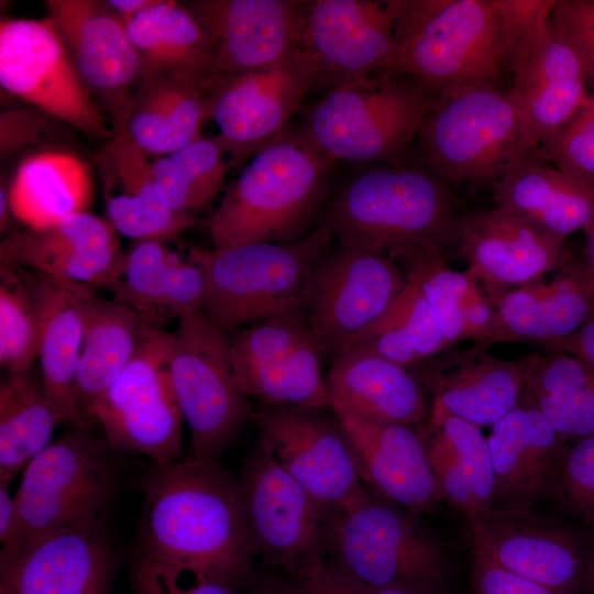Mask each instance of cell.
I'll list each match as a JSON object with an SVG mask.
<instances>
[{"label": "cell", "mask_w": 594, "mask_h": 594, "mask_svg": "<svg viewBox=\"0 0 594 594\" xmlns=\"http://www.w3.org/2000/svg\"><path fill=\"white\" fill-rule=\"evenodd\" d=\"M140 558L243 586L256 557L239 487L219 460L154 463L142 482Z\"/></svg>", "instance_id": "obj_1"}, {"label": "cell", "mask_w": 594, "mask_h": 594, "mask_svg": "<svg viewBox=\"0 0 594 594\" xmlns=\"http://www.w3.org/2000/svg\"><path fill=\"white\" fill-rule=\"evenodd\" d=\"M454 198L424 165L369 164L333 191L319 222L338 244L386 254L408 246L453 244Z\"/></svg>", "instance_id": "obj_2"}, {"label": "cell", "mask_w": 594, "mask_h": 594, "mask_svg": "<svg viewBox=\"0 0 594 594\" xmlns=\"http://www.w3.org/2000/svg\"><path fill=\"white\" fill-rule=\"evenodd\" d=\"M333 165L297 131L285 129L222 196L208 224L213 248L296 241L330 194Z\"/></svg>", "instance_id": "obj_3"}, {"label": "cell", "mask_w": 594, "mask_h": 594, "mask_svg": "<svg viewBox=\"0 0 594 594\" xmlns=\"http://www.w3.org/2000/svg\"><path fill=\"white\" fill-rule=\"evenodd\" d=\"M436 99L410 77L380 72L324 90L296 131L334 164L405 163Z\"/></svg>", "instance_id": "obj_4"}, {"label": "cell", "mask_w": 594, "mask_h": 594, "mask_svg": "<svg viewBox=\"0 0 594 594\" xmlns=\"http://www.w3.org/2000/svg\"><path fill=\"white\" fill-rule=\"evenodd\" d=\"M506 69L496 0H406L397 47L383 72L442 95L499 86Z\"/></svg>", "instance_id": "obj_5"}, {"label": "cell", "mask_w": 594, "mask_h": 594, "mask_svg": "<svg viewBox=\"0 0 594 594\" xmlns=\"http://www.w3.org/2000/svg\"><path fill=\"white\" fill-rule=\"evenodd\" d=\"M333 241L329 230L318 226L287 243L191 249L188 257L205 275L204 314L227 333L262 319L304 311L314 268Z\"/></svg>", "instance_id": "obj_6"}, {"label": "cell", "mask_w": 594, "mask_h": 594, "mask_svg": "<svg viewBox=\"0 0 594 594\" xmlns=\"http://www.w3.org/2000/svg\"><path fill=\"white\" fill-rule=\"evenodd\" d=\"M415 515L375 494L329 513L322 559L348 578L408 594H446L451 569L440 540Z\"/></svg>", "instance_id": "obj_7"}, {"label": "cell", "mask_w": 594, "mask_h": 594, "mask_svg": "<svg viewBox=\"0 0 594 594\" xmlns=\"http://www.w3.org/2000/svg\"><path fill=\"white\" fill-rule=\"evenodd\" d=\"M170 382L190 431L191 455L220 460L243 426L254 418L234 369L230 340L202 309L169 332Z\"/></svg>", "instance_id": "obj_8"}, {"label": "cell", "mask_w": 594, "mask_h": 594, "mask_svg": "<svg viewBox=\"0 0 594 594\" xmlns=\"http://www.w3.org/2000/svg\"><path fill=\"white\" fill-rule=\"evenodd\" d=\"M119 471L110 446L76 426L40 452L23 470L15 499L19 527L8 557L56 529L105 515Z\"/></svg>", "instance_id": "obj_9"}, {"label": "cell", "mask_w": 594, "mask_h": 594, "mask_svg": "<svg viewBox=\"0 0 594 594\" xmlns=\"http://www.w3.org/2000/svg\"><path fill=\"white\" fill-rule=\"evenodd\" d=\"M416 142L421 165L448 184L496 182L518 158L513 98L499 86L439 95Z\"/></svg>", "instance_id": "obj_10"}, {"label": "cell", "mask_w": 594, "mask_h": 594, "mask_svg": "<svg viewBox=\"0 0 594 594\" xmlns=\"http://www.w3.org/2000/svg\"><path fill=\"white\" fill-rule=\"evenodd\" d=\"M168 336L146 323L132 360L85 413L111 448L145 454L154 463L182 460L185 420L168 372Z\"/></svg>", "instance_id": "obj_11"}, {"label": "cell", "mask_w": 594, "mask_h": 594, "mask_svg": "<svg viewBox=\"0 0 594 594\" xmlns=\"http://www.w3.org/2000/svg\"><path fill=\"white\" fill-rule=\"evenodd\" d=\"M319 65L299 46L266 66L208 81V119L230 165L253 156L282 133L305 96L316 88Z\"/></svg>", "instance_id": "obj_12"}, {"label": "cell", "mask_w": 594, "mask_h": 594, "mask_svg": "<svg viewBox=\"0 0 594 594\" xmlns=\"http://www.w3.org/2000/svg\"><path fill=\"white\" fill-rule=\"evenodd\" d=\"M407 285L399 264L380 251L338 244L317 262L304 306L323 353L352 348Z\"/></svg>", "instance_id": "obj_13"}, {"label": "cell", "mask_w": 594, "mask_h": 594, "mask_svg": "<svg viewBox=\"0 0 594 594\" xmlns=\"http://www.w3.org/2000/svg\"><path fill=\"white\" fill-rule=\"evenodd\" d=\"M0 84L91 139L113 135L50 18L1 21Z\"/></svg>", "instance_id": "obj_14"}, {"label": "cell", "mask_w": 594, "mask_h": 594, "mask_svg": "<svg viewBox=\"0 0 594 594\" xmlns=\"http://www.w3.org/2000/svg\"><path fill=\"white\" fill-rule=\"evenodd\" d=\"M237 483L251 543L266 565L293 574L322 558L328 513L263 443Z\"/></svg>", "instance_id": "obj_15"}, {"label": "cell", "mask_w": 594, "mask_h": 594, "mask_svg": "<svg viewBox=\"0 0 594 594\" xmlns=\"http://www.w3.org/2000/svg\"><path fill=\"white\" fill-rule=\"evenodd\" d=\"M319 408H268L254 414L261 443L329 514L363 503L361 480L339 419Z\"/></svg>", "instance_id": "obj_16"}, {"label": "cell", "mask_w": 594, "mask_h": 594, "mask_svg": "<svg viewBox=\"0 0 594 594\" xmlns=\"http://www.w3.org/2000/svg\"><path fill=\"white\" fill-rule=\"evenodd\" d=\"M406 0L308 2L301 47L319 65L316 88L383 72L394 54Z\"/></svg>", "instance_id": "obj_17"}, {"label": "cell", "mask_w": 594, "mask_h": 594, "mask_svg": "<svg viewBox=\"0 0 594 594\" xmlns=\"http://www.w3.org/2000/svg\"><path fill=\"white\" fill-rule=\"evenodd\" d=\"M452 245L493 302L510 289L572 266L564 241L497 206L461 213Z\"/></svg>", "instance_id": "obj_18"}, {"label": "cell", "mask_w": 594, "mask_h": 594, "mask_svg": "<svg viewBox=\"0 0 594 594\" xmlns=\"http://www.w3.org/2000/svg\"><path fill=\"white\" fill-rule=\"evenodd\" d=\"M473 552L552 588L581 594L592 544L529 510H496L468 526Z\"/></svg>", "instance_id": "obj_19"}, {"label": "cell", "mask_w": 594, "mask_h": 594, "mask_svg": "<svg viewBox=\"0 0 594 594\" xmlns=\"http://www.w3.org/2000/svg\"><path fill=\"white\" fill-rule=\"evenodd\" d=\"M105 515L35 538L0 559V594H108Z\"/></svg>", "instance_id": "obj_20"}, {"label": "cell", "mask_w": 594, "mask_h": 594, "mask_svg": "<svg viewBox=\"0 0 594 594\" xmlns=\"http://www.w3.org/2000/svg\"><path fill=\"white\" fill-rule=\"evenodd\" d=\"M308 2L196 0L187 7L206 34L217 76L266 66L301 46Z\"/></svg>", "instance_id": "obj_21"}, {"label": "cell", "mask_w": 594, "mask_h": 594, "mask_svg": "<svg viewBox=\"0 0 594 594\" xmlns=\"http://www.w3.org/2000/svg\"><path fill=\"white\" fill-rule=\"evenodd\" d=\"M46 7L77 70L113 122L143 78L124 20L108 1L48 0Z\"/></svg>", "instance_id": "obj_22"}, {"label": "cell", "mask_w": 594, "mask_h": 594, "mask_svg": "<svg viewBox=\"0 0 594 594\" xmlns=\"http://www.w3.org/2000/svg\"><path fill=\"white\" fill-rule=\"evenodd\" d=\"M124 257L116 229L89 211L56 226L10 233L0 245L2 264L16 265L58 280L109 288Z\"/></svg>", "instance_id": "obj_23"}, {"label": "cell", "mask_w": 594, "mask_h": 594, "mask_svg": "<svg viewBox=\"0 0 594 594\" xmlns=\"http://www.w3.org/2000/svg\"><path fill=\"white\" fill-rule=\"evenodd\" d=\"M486 440L495 477L494 509L529 510L554 496L566 439L525 396L491 427Z\"/></svg>", "instance_id": "obj_24"}, {"label": "cell", "mask_w": 594, "mask_h": 594, "mask_svg": "<svg viewBox=\"0 0 594 594\" xmlns=\"http://www.w3.org/2000/svg\"><path fill=\"white\" fill-rule=\"evenodd\" d=\"M508 91L518 114V158L530 155L590 101L584 64L552 20Z\"/></svg>", "instance_id": "obj_25"}, {"label": "cell", "mask_w": 594, "mask_h": 594, "mask_svg": "<svg viewBox=\"0 0 594 594\" xmlns=\"http://www.w3.org/2000/svg\"><path fill=\"white\" fill-rule=\"evenodd\" d=\"M338 419L361 480L373 494L415 516L432 512L444 501L426 442L410 426Z\"/></svg>", "instance_id": "obj_26"}, {"label": "cell", "mask_w": 594, "mask_h": 594, "mask_svg": "<svg viewBox=\"0 0 594 594\" xmlns=\"http://www.w3.org/2000/svg\"><path fill=\"white\" fill-rule=\"evenodd\" d=\"M19 268L37 311V359L45 395L59 422L86 426L79 407L77 371L84 339L82 298L94 288Z\"/></svg>", "instance_id": "obj_27"}, {"label": "cell", "mask_w": 594, "mask_h": 594, "mask_svg": "<svg viewBox=\"0 0 594 594\" xmlns=\"http://www.w3.org/2000/svg\"><path fill=\"white\" fill-rule=\"evenodd\" d=\"M324 383L340 419L411 427L429 417L422 386L407 367L361 346L338 355Z\"/></svg>", "instance_id": "obj_28"}, {"label": "cell", "mask_w": 594, "mask_h": 594, "mask_svg": "<svg viewBox=\"0 0 594 594\" xmlns=\"http://www.w3.org/2000/svg\"><path fill=\"white\" fill-rule=\"evenodd\" d=\"M208 81L169 72L143 78L112 122L113 135L160 157L201 138L208 119Z\"/></svg>", "instance_id": "obj_29"}, {"label": "cell", "mask_w": 594, "mask_h": 594, "mask_svg": "<svg viewBox=\"0 0 594 594\" xmlns=\"http://www.w3.org/2000/svg\"><path fill=\"white\" fill-rule=\"evenodd\" d=\"M475 344L447 355L431 375L433 400L429 420L455 416L480 428L492 427L522 399L519 360L508 361Z\"/></svg>", "instance_id": "obj_30"}, {"label": "cell", "mask_w": 594, "mask_h": 594, "mask_svg": "<svg viewBox=\"0 0 594 594\" xmlns=\"http://www.w3.org/2000/svg\"><path fill=\"white\" fill-rule=\"evenodd\" d=\"M492 344L534 342L551 348L594 316V294L571 266L551 279H540L501 295L495 301Z\"/></svg>", "instance_id": "obj_31"}, {"label": "cell", "mask_w": 594, "mask_h": 594, "mask_svg": "<svg viewBox=\"0 0 594 594\" xmlns=\"http://www.w3.org/2000/svg\"><path fill=\"white\" fill-rule=\"evenodd\" d=\"M112 298L161 327L201 309L205 275L198 264L160 241H139L124 252L119 273L108 288Z\"/></svg>", "instance_id": "obj_32"}, {"label": "cell", "mask_w": 594, "mask_h": 594, "mask_svg": "<svg viewBox=\"0 0 594 594\" xmlns=\"http://www.w3.org/2000/svg\"><path fill=\"white\" fill-rule=\"evenodd\" d=\"M494 196L497 207L562 241L594 222V187L531 156L504 170Z\"/></svg>", "instance_id": "obj_33"}, {"label": "cell", "mask_w": 594, "mask_h": 594, "mask_svg": "<svg viewBox=\"0 0 594 594\" xmlns=\"http://www.w3.org/2000/svg\"><path fill=\"white\" fill-rule=\"evenodd\" d=\"M426 442L431 466L447 501L468 526L494 509L495 477L482 428L455 416L429 420Z\"/></svg>", "instance_id": "obj_34"}, {"label": "cell", "mask_w": 594, "mask_h": 594, "mask_svg": "<svg viewBox=\"0 0 594 594\" xmlns=\"http://www.w3.org/2000/svg\"><path fill=\"white\" fill-rule=\"evenodd\" d=\"M89 166L66 151L45 150L24 158L8 188L14 219L28 229L56 226L88 211L92 198Z\"/></svg>", "instance_id": "obj_35"}, {"label": "cell", "mask_w": 594, "mask_h": 594, "mask_svg": "<svg viewBox=\"0 0 594 594\" xmlns=\"http://www.w3.org/2000/svg\"><path fill=\"white\" fill-rule=\"evenodd\" d=\"M84 339L77 371L81 415L105 394L132 360L145 322L129 306L100 298L94 289L82 298Z\"/></svg>", "instance_id": "obj_36"}, {"label": "cell", "mask_w": 594, "mask_h": 594, "mask_svg": "<svg viewBox=\"0 0 594 594\" xmlns=\"http://www.w3.org/2000/svg\"><path fill=\"white\" fill-rule=\"evenodd\" d=\"M524 396L564 439L594 433V366L573 354L549 350L519 360Z\"/></svg>", "instance_id": "obj_37"}, {"label": "cell", "mask_w": 594, "mask_h": 594, "mask_svg": "<svg viewBox=\"0 0 594 594\" xmlns=\"http://www.w3.org/2000/svg\"><path fill=\"white\" fill-rule=\"evenodd\" d=\"M124 23L143 78L168 72L201 80L215 76L208 40L187 6L158 0Z\"/></svg>", "instance_id": "obj_38"}, {"label": "cell", "mask_w": 594, "mask_h": 594, "mask_svg": "<svg viewBox=\"0 0 594 594\" xmlns=\"http://www.w3.org/2000/svg\"><path fill=\"white\" fill-rule=\"evenodd\" d=\"M57 415L42 381L23 373H8L0 384V482L15 474L51 444Z\"/></svg>", "instance_id": "obj_39"}, {"label": "cell", "mask_w": 594, "mask_h": 594, "mask_svg": "<svg viewBox=\"0 0 594 594\" xmlns=\"http://www.w3.org/2000/svg\"><path fill=\"white\" fill-rule=\"evenodd\" d=\"M230 167L213 139L199 138L182 148L152 161L154 186L168 209L194 213L215 200Z\"/></svg>", "instance_id": "obj_40"}, {"label": "cell", "mask_w": 594, "mask_h": 594, "mask_svg": "<svg viewBox=\"0 0 594 594\" xmlns=\"http://www.w3.org/2000/svg\"><path fill=\"white\" fill-rule=\"evenodd\" d=\"M321 346L315 336L271 363L237 372L248 397L268 408L330 409L320 372Z\"/></svg>", "instance_id": "obj_41"}, {"label": "cell", "mask_w": 594, "mask_h": 594, "mask_svg": "<svg viewBox=\"0 0 594 594\" xmlns=\"http://www.w3.org/2000/svg\"><path fill=\"white\" fill-rule=\"evenodd\" d=\"M38 317L16 265H0V363L10 374L31 370L38 351Z\"/></svg>", "instance_id": "obj_42"}, {"label": "cell", "mask_w": 594, "mask_h": 594, "mask_svg": "<svg viewBox=\"0 0 594 594\" xmlns=\"http://www.w3.org/2000/svg\"><path fill=\"white\" fill-rule=\"evenodd\" d=\"M312 336L305 311L255 321L230 340L235 373L276 361Z\"/></svg>", "instance_id": "obj_43"}, {"label": "cell", "mask_w": 594, "mask_h": 594, "mask_svg": "<svg viewBox=\"0 0 594 594\" xmlns=\"http://www.w3.org/2000/svg\"><path fill=\"white\" fill-rule=\"evenodd\" d=\"M106 211L117 232L139 241L172 240L197 222L194 213L174 211L122 193H106Z\"/></svg>", "instance_id": "obj_44"}, {"label": "cell", "mask_w": 594, "mask_h": 594, "mask_svg": "<svg viewBox=\"0 0 594 594\" xmlns=\"http://www.w3.org/2000/svg\"><path fill=\"white\" fill-rule=\"evenodd\" d=\"M507 70L515 76L544 38L556 0H496Z\"/></svg>", "instance_id": "obj_45"}, {"label": "cell", "mask_w": 594, "mask_h": 594, "mask_svg": "<svg viewBox=\"0 0 594 594\" xmlns=\"http://www.w3.org/2000/svg\"><path fill=\"white\" fill-rule=\"evenodd\" d=\"M594 187V95L560 131L530 155Z\"/></svg>", "instance_id": "obj_46"}, {"label": "cell", "mask_w": 594, "mask_h": 594, "mask_svg": "<svg viewBox=\"0 0 594 594\" xmlns=\"http://www.w3.org/2000/svg\"><path fill=\"white\" fill-rule=\"evenodd\" d=\"M133 585L135 594H240L242 588L190 568L140 557Z\"/></svg>", "instance_id": "obj_47"}, {"label": "cell", "mask_w": 594, "mask_h": 594, "mask_svg": "<svg viewBox=\"0 0 594 594\" xmlns=\"http://www.w3.org/2000/svg\"><path fill=\"white\" fill-rule=\"evenodd\" d=\"M554 496L580 521L594 525V433L568 447Z\"/></svg>", "instance_id": "obj_48"}, {"label": "cell", "mask_w": 594, "mask_h": 594, "mask_svg": "<svg viewBox=\"0 0 594 594\" xmlns=\"http://www.w3.org/2000/svg\"><path fill=\"white\" fill-rule=\"evenodd\" d=\"M391 311L409 336L421 360L448 349L439 321L415 280L407 277V285Z\"/></svg>", "instance_id": "obj_49"}, {"label": "cell", "mask_w": 594, "mask_h": 594, "mask_svg": "<svg viewBox=\"0 0 594 594\" xmlns=\"http://www.w3.org/2000/svg\"><path fill=\"white\" fill-rule=\"evenodd\" d=\"M57 121L36 108L2 110L0 113L1 155L7 157L44 145L53 135Z\"/></svg>", "instance_id": "obj_50"}, {"label": "cell", "mask_w": 594, "mask_h": 594, "mask_svg": "<svg viewBox=\"0 0 594 594\" xmlns=\"http://www.w3.org/2000/svg\"><path fill=\"white\" fill-rule=\"evenodd\" d=\"M551 20L579 53L594 95V0H556Z\"/></svg>", "instance_id": "obj_51"}, {"label": "cell", "mask_w": 594, "mask_h": 594, "mask_svg": "<svg viewBox=\"0 0 594 594\" xmlns=\"http://www.w3.org/2000/svg\"><path fill=\"white\" fill-rule=\"evenodd\" d=\"M353 346L364 348L405 367L421 361L409 336L391 310L372 326Z\"/></svg>", "instance_id": "obj_52"}, {"label": "cell", "mask_w": 594, "mask_h": 594, "mask_svg": "<svg viewBox=\"0 0 594 594\" xmlns=\"http://www.w3.org/2000/svg\"><path fill=\"white\" fill-rule=\"evenodd\" d=\"M288 575L305 594H408L397 588L364 585L342 574L322 558Z\"/></svg>", "instance_id": "obj_53"}, {"label": "cell", "mask_w": 594, "mask_h": 594, "mask_svg": "<svg viewBox=\"0 0 594 594\" xmlns=\"http://www.w3.org/2000/svg\"><path fill=\"white\" fill-rule=\"evenodd\" d=\"M472 584L476 594H559L540 583L515 574L473 552Z\"/></svg>", "instance_id": "obj_54"}, {"label": "cell", "mask_w": 594, "mask_h": 594, "mask_svg": "<svg viewBox=\"0 0 594 594\" xmlns=\"http://www.w3.org/2000/svg\"><path fill=\"white\" fill-rule=\"evenodd\" d=\"M249 594H305L290 575L266 570L264 573L253 572L242 586Z\"/></svg>", "instance_id": "obj_55"}, {"label": "cell", "mask_w": 594, "mask_h": 594, "mask_svg": "<svg viewBox=\"0 0 594 594\" xmlns=\"http://www.w3.org/2000/svg\"><path fill=\"white\" fill-rule=\"evenodd\" d=\"M9 484L0 482V543L1 551L14 541L19 527V512L15 494L9 491Z\"/></svg>", "instance_id": "obj_56"}, {"label": "cell", "mask_w": 594, "mask_h": 594, "mask_svg": "<svg viewBox=\"0 0 594 594\" xmlns=\"http://www.w3.org/2000/svg\"><path fill=\"white\" fill-rule=\"evenodd\" d=\"M548 350L573 354L594 366V316L578 332Z\"/></svg>", "instance_id": "obj_57"}, {"label": "cell", "mask_w": 594, "mask_h": 594, "mask_svg": "<svg viewBox=\"0 0 594 594\" xmlns=\"http://www.w3.org/2000/svg\"><path fill=\"white\" fill-rule=\"evenodd\" d=\"M584 233V265L579 272L585 285L594 294V222Z\"/></svg>", "instance_id": "obj_58"}, {"label": "cell", "mask_w": 594, "mask_h": 594, "mask_svg": "<svg viewBox=\"0 0 594 594\" xmlns=\"http://www.w3.org/2000/svg\"><path fill=\"white\" fill-rule=\"evenodd\" d=\"M158 0H109V6L127 20L154 6Z\"/></svg>", "instance_id": "obj_59"}, {"label": "cell", "mask_w": 594, "mask_h": 594, "mask_svg": "<svg viewBox=\"0 0 594 594\" xmlns=\"http://www.w3.org/2000/svg\"><path fill=\"white\" fill-rule=\"evenodd\" d=\"M13 213L10 205L8 189L1 187L0 189V229L1 232H7L11 228V220Z\"/></svg>", "instance_id": "obj_60"}, {"label": "cell", "mask_w": 594, "mask_h": 594, "mask_svg": "<svg viewBox=\"0 0 594 594\" xmlns=\"http://www.w3.org/2000/svg\"><path fill=\"white\" fill-rule=\"evenodd\" d=\"M581 594H594V544L591 547Z\"/></svg>", "instance_id": "obj_61"}]
</instances>
